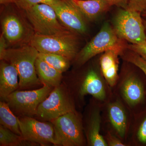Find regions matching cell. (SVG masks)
Returning <instances> with one entry per match:
<instances>
[{"mask_svg":"<svg viewBox=\"0 0 146 146\" xmlns=\"http://www.w3.org/2000/svg\"><path fill=\"white\" fill-rule=\"evenodd\" d=\"M39 53L29 44L18 48L6 49L0 56L1 60L10 63L16 68L19 75L20 89H27L41 82L35 65Z\"/></svg>","mask_w":146,"mask_h":146,"instance_id":"cell-1","label":"cell"},{"mask_svg":"<svg viewBox=\"0 0 146 146\" xmlns=\"http://www.w3.org/2000/svg\"><path fill=\"white\" fill-rule=\"evenodd\" d=\"M30 44L39 52L61 55L70 60L78 54V44L73 32L52 35L35 33L31 36Z\"/></svg>","mask_w":146,"mask_h":146,"instance_id":"cell-2","label":"cell"},{"mask_svg":"<svg viewBox=\"0 0 146 146\" xmlns=\"http://www.w3.org/2000/svg\"><path fill=\"white\" fill-rule=\"evenodd\" d=\"M35 34L52 35L72 32L60 24L52 7L38 4L24 10Z\"/></svg>","mask_w":146,"mask_h":146,"instance_id":"cell-3","label":"cell"},{"mask_svg":"<svg viewBox=\"0 0 146 146\" xmlns=\"http://www.w3.org/2000/svg\"><path fill=\"white\" fill-rule=\"evenodd\" d=\"M113 29L119 38L132 44L146 42L145 29L141 12L125 9L118 11L113 21Z\"/></svg>","mask_w":146,"mask_h":146,"instance_id":"cell-4","label":"cell"},{"mask_svg":"<svg viewBox=\"0 0 146 146\" xmlns=\"http://www.w3.org/2000/svg\"><path fill=\"white\" fill-rule=\"evenodd\" d=\"M126 48L123 39L118 36L113 27L105 23L100 31L76 56L77 63L83 65L95 56L108 50Z\"/></svg>","mask_w":146,"mask_h":146,"instance_id":"cell-5","label":"cell"},{"mask_svg":"<svg viewBox=\"0 0 146 146\" xmlns=\"http://www.w3.org/2000/svg\"><path fill=\"white\" fill-rule=\"evenodd\" d=\"M76 110L73 100L65 86L60 84L54 87L39 105L36 116L51 121L64 114Z\"/></svg>","mask_w":146,"mask_h":146,"instance_id":"cell-6","label":"cell"},{"mask_svg":"<svg viewBox=\"0 0 146 146\" xmlns=\"http://www.w3.org/2000/svg\"><path fill=\"white\" fill-rule=\"evenodd\" d=\"M54 127L58 145L80 146L85 143L80 116L76 110L51 121Z\"/></svg>","mask_w":146,"mask_h":146,"instance_id":"cell-7","label":"cell"},{"mask_svg":"<svg viewBox=\"0 0 146 146\" xmlns=\"http://www.w3.org/2000/svg\"><path fill=\"white\" fill-rule=\"evenodd\" d=\"M53 88L44 84L42 88L32 91L16 90L7 97L5 102L11 110L17 114L32 117L36 115L39 105Z\"/></svg>","mask_w":146,"mask_h":146,"instance_id":"cell-8","label":"cell"},{"mask_svg":"<svg viewBox=\"0 0 146 146\" xmlns=\"http://www.w3.org/2000/svg\"><path fill=\"white\" fill-rule=\"evenodd\" d=\"M19 118L21 135L24 140L41 146L58 145L52 123L43 122L30 117Z\"/></svg>","mask_w":146,"mask_h":146,"instance_id":"cell-9","label":"cell"},{"mask_svg":"<svg viewBox=\"0 0 146 146\" xmlns=\"http://www.w3.org/2000/svg\"><path fill=\"white\" fill-rule=\"evenodd\" d=\"M61 24L74 33L83 34L86 26L83 16L76 8L66 0L52 6Z\"/></svg>","mask_w":146,"mask_h":146,"instance_id":"cell-10","label":"cell"},{"mask_svg":"<svg viewBox=\"0 0 146 146\" xmlns=\"http://www.w3.org/2000/svg\"><path fill=\"white\" fill-rule=\"evenodd\" d=\"M19 88L18 71L14 66L4 60L0 65V97L5 101L7 97Z\"/></svg>","mask_w":146,"mask_h":146,"instance_id":"cell-11","label":"cell"},{"mask_svg":"<svg viewBox=\"0 0 146 146\" xmlns=\"http://www.w3.org/2000/svg\"><path fill=\"white\" fill-rule=\"evenodd\" d=\"M123 50L112 49L108 50L100 58V65L103 76L108 85L115 86L117 81L119 60L118 56Z\"/></svg>","mask_w":146,"mask_h":146,"instance_id":"cell-12","label":"cell"},{"mask_svg":"<svg viewBox=\"0 0 146 146\" xmlns=\"http://www.w3.org/2000/svg\"><path fill=\"white\" fill-rule=\"evenodd\" d=\"M122 94L124 99L129 105L135 106L143 103L146 91L143 82L135 76L127 78L122 85Z\"/></svg>","mask_w":146,"mask_h":146,"instance_id":"cell-13","label":"cell"},{"mask_svg":"<svg viewBox=\"0 0 146 146\" xmlns=\"http://www.w3.org/2000/svg\"><path fill=\"white\" fill-rule=\"evenodd\" d=\"M79 93L82 96L91 95L99 100L105 99L106 92L104 84L96 71L91 70L86 74L80 84Z\"/></svg>","mask_w":146,"mask_h":146,"instance_id":"cell-14","label":"cell"},{"mask_svg":"<svg viewBox=\"0 0 146 146\" xmlns=\"http://www.w3.org/2000/svg\"><path fill=\"white\" fill-rule=\"evenodd\" d=\"M70 3L84 18L93 20L112 6L105 0H66Z\"/></svg>","mask_w":146,"mask_h":146,"instance_id":"cell-15","label":"cell"},{"mask_svg":"<svg viewBox=\"0 0 146 146\" xmlns=\"http://www.w3.org/2000/svg\"><path fill=\"white\" fill-rule=\"evenodd\" d=\"M3 35L11 44L21 41L25 36L23 24L16 15H9L4 18L2 23Z\"/></svg>","mask_w":146,"mask_h":146,"instance_id":"cell-16","label":"cell"},{"mask_svg":"<svg viewBox=\"0 0 146 146\" xmlns=\"http://www.w3.org/2000/svg\"><path fill=\"white\" fill-rule=\"evenodd\" d=\"M35 65L38 78L43 85L54 88L61 84L62 73L38 57L35 61Z\"/></svg>","mask_w":146,"mask_h":146,"instance_id":"cell-17","label":"cell"},{"mask_svg":"<svg viewBox=\"0 0 146 146\" xmlns=\"http://www.w3.org/2000/svg\"><path fill=\"white\" fill-rule=\"evenodd\" d=\"M101 117L99 111L91 113L86 131L87 142L90 146H107L106 141L100 133Z\"/></svg>","mask_w":146,"mask_h":146,"instance_id":"cell-18","label":"cell"},{"mask_svg":"<svg viewBox=\"0 0 146 146\" xmlns=\"http://www.w3.org/2000/svg\"><path fill=\"white\" fill-rule=\"evenodd\" d=\"M108 116L110 122L121 137L125 135L127 119L125 111L119 102H115L108 106Z\"/></svg>","mask_w":146,"mask_h":146,"instance_id":"cell-19","label":"cell"},{"mask_svg":"<svg viewBox=\"0 0 146 146\" xmlns=\"http://www.w3.org/2000/svg\"><path fill=\"white\" fill-rule=\"evenodd\" d=\"M0 124L14 133L22 136L19 118L13 114L7 102H0Z\"/></svg>","mask_w":146,"mask_h":146,"instance_id":"cell-20","label":"cell"},{"mask_svg":"<svg viewBox=\"0 0 146 146\" xmlns=\"http://www.w3.org/2000/svg\"><path fill=\"white\" fill-rule=\"evenodd\" d=\"M36 144L24 140L22 136L0 125V146H21L35 145Z\"/></svg>","mask_w":146,"mask_h":146,"instance_id":"cell-21","label":"cell"},{"mask_svg":"<svg viewBox=\"0 0 146 146\" xmlns=\"http://www.w3.org/2000/svg\"><path fill=\"white\" fill-rule=\"evenodd\" d=\"M38 57L62 73L67 71L70 66V60L61 55L39 52Z\"/></svg>","mask_w":146,"mask_h":146,"instance_id":"cell-22","label":"cell"},{"mask_svg":"<svg viewBox=\"0 0 146 146\" xmlns=\"http://www.w3.org/2000/svg\"><path fill=\"white\" fill-rule=\"evenodd\" d=\"M60 0H6L5 3H13L19 8L25 10L38 4H46L51 6L57 4Z\"/></svg>","mask_w":146,"mask_h":146,"instance_id":"cell-23","label":"cell"},{"mask_svg":"<svg viewBox=\"0 0 146 146\" xmlns=\"http://www.w3.org/2000/svg\"><path fill=\"white\" fill-rule=\"evenodd\" d=\"M141 115L136 132V138L139 143L146 145V108Z\"/></svg>","mask_w":146,"mask_h":146,"instance_id":"cell-24","label":"cell"},{"mask_svg":"<svg viewBox=\"0 0 146 146\" xmlns=\"http://www.w3.org/2000/svg\"><path fill=\"white\" fill-rule=\"evenodd\" d=\"M124 58L139 68L145 74L146 78V59L133 52L124 56Z\"/></svg>","mask_w":146,"mask_h":146,"instance_id":"cell-25","label":"cell"},{"mask_svg":"<svg viewBox=\"0 0 146 146\" xmlns=\"http://www.w3.org/2000/svg\"><path fill=\"white\" fill-rule=\"evenodd\" d=\"M125 9L142 13L146 10V0H127Z\"/></svg>","mask_w":146,"mask_h":146,"instance_id":"cell-26","label":"cell"},{"mask_svg":"<svg viewBox=\"0 0 146 146\" xmlns=\"http://www.w3.org/2000/svg\"><path fill=\"white\" fill-rule=\"evenodd\" d=\"M128 48L146 60V42L139 44H131Z\"/></svg>","mask_w":146,"mask_h":146,"instance_id":"cell-27","label":"cell"},{"mask_svg":"<svg viewBox=\"0 0 146 146\" xmlns=\"http://www.w3.org/2000/svg\"><path fill=\"white\" fill-rule=\"evenodd\" d=\"M107 141L106 142L108 146H124L125 145L119 139L110 134L108 135Z\"/></svg>","mask_w":146,"mask_h":146,"instance_id":"cell-28","label":"cell"},{"mask_svg":"<svg viewBox=\"0 0 146 146\" xmlns=\"http://www.w3.org/2000/svg\"><path fill=\"white\" fill-rule=\"evenodd\" d=\"M110 3L112 5H117L126 8L127 0H105Z\"/></svg>","mask_w":146,"mask_h":146,"instance_id":"cell-29","label":"cell"},{"mask_svg":"<svg viewBox=\"0 0 146 146\" xmlns=\"http://www.w3.org/2000/svg\"><path fill=\"white\" fill-rule=\"evenodd\" d=\"M5 39V37L2 34V35H1L0 39V56L2 55L7 49Z\"/></svg>","mask_w":146,"mask_h":146,"instance_id":"cell-30","label":"cell"},{"mask_svg":"<svg viewBox=\"0 0 146 146\" xmlns=\"http://www.w3.org/2000/svg\"><path fill=\"white\" fill-rule=\"evenodd\" d=\"M143 23L144 27H145V31L146 33V20L143 18Z\"/></svg>","mask_w":146,"mask_h":146,"instance_id":"cell-31","label":"cell"},{"mask_svg":"<svg viewBox=\"0 0 146 146\" xmlns=\"http://www.w3.org/2000/svg\"><path fill=\"white\" fill-rule=\"evenodd\" d=\"M141 15L143 16L144 18H146V10L144 11V12H143V13H141Z\"/></svg>","mask_w":146,"mask_h":146,"instance_id":"cell-32","label":"cell"}]
</instances>
